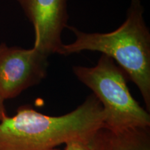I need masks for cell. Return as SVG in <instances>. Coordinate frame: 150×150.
Returning a JSON list of instances; mask_svg holds the SVG:
<instances>
[{
	"label": "cell",
	"instance_id": "6da1fadb",
	"mask_svg": "<svg viewBox=\"0 0 150 150\" xmlns=\"http://www.w3.org/2000/svg\"><path fill=\"white\" fill-rule=\"evenodd\" d=\"M105 112L93 93L72 111L50 116L22 106L0 122V150H51L71 141L88 142L104 127Z\"/></svg>",
	"mask_w": 150,
	"mask_h": 150
},
{
	"label": "cell",
	"instance_id": "7a4b0ae2",
	"mask_svg": "<svg viewBox=\"0 0 150 150\" xmlns=\"http://www.w3.org/2000/svg\"><path fill=\"white\" fill-rule=\"evenodd\" d=\"M67 28L75 40L63 44L60 55L83 51L98 52L110 57L139 89L146 108L150 110V32L140 0H131L125 22L108 33H87L72 26Z\"/></svg>",
	"mask_w": 150,
	"mask_h": 150
},
{
	"label": "cell",
	"instance_id": "3957f363",
	"mask_svg": "<svg viewBox=\"0 0 150 150\" xmlns=\"http://www.w3.org/2000/svg\"><path fill=\"white\" fill-rule=\"evenodd\" d=\"M72 71L102 104L104 127L113 131L150 127L149 112L131 95L127 74L110 57L102 54L95 66L75 65Z\"/></svg>",
	"mask_w": 150,
	"mask_h": 150
},
{
	"label": "cell",
	"instance_id": "277c9868",
	"mask_svg": "<svg viewBox=\"0 0 150 150\" xmlns=\"http://www.w3.org/2000/svg\"><path fill=\"white\" fill-rule=\"evenodd\" d=\"M48 58L34 47L0 43V95L4 100L16 98L40 83L47 74Z\"/></svg>",
	"mask_w": 150,
	"mask_h": 150
},
{
	"label": "cell",
	"instance_id": "5b68a950",
	"mask_svg": "<svg viewBox=\"0 0 150 150\" xmlns=\"http://www.w3.org/2000/svg\"><path fill=\"white\" fill-rule=\"evenodd\" d=\"M34 29L33 47L50 56L59 54L67 28L68 0H16Z\"/></svg>",
	"mask_w": 150,
	"mask_h": 150
},
{
	"label": "cell",
	"instance_id": "8992f818",
	"mask_svg": "<svg viewBox=\"0 0 150 150\" xmlns=\"http://www.w3.org/2000/svg\"><path fill=\"white\" fill-rule=\"evenodd\" d=\"M87 144L91 150H150V127L113 131L103 127Z\"/></svg>",
	"mask_w": 150,
	"mask_h": 150
},
{
	"label": "cell",
	"instance_id": "52a82bcc",
	"mask_svg": "<svg viewBox=\"0 0 150 150\" xmlns=\"http://www.w3.org/2000/svg\"><path fill=\"white\" fill-rule=\"evenodd\" d=\"M64 150H91L87 142L71 141L65 145Z\"/></svg>",
	"mask_w": 150,
	"mask_h": 150
},
{
	"label": "cell",
	"instance_id": "ba28073f",
	"mask_svg": "<svg viewBox=\"0 0 150 150\" xmlns=\"http://www.w3.org/2000/svg\"><path fill=\"white\" fill-rule=\"evenodd\" d=\"M7 116L8 115L6 114V110L4 106V100L0 95V122Z\"/></svg>",
	"mask_w": 150,
	"mask_h": 150
},
{
	"label": "cell",
	"instance_id": "9c48e42d",
	"mask_svg": "<svg viewBox=\"0 0 150 150\" xmlns=\"http://www.w3.org/2000/svg\"><path fill=\"white\" fill-rule=\"evenodd\" d=\"M51 150H60V149H51ZM64 150V149H63Z\"/></svg>",
	"mask_w": 150,
	"mask_h": 150
}]
</instances>
